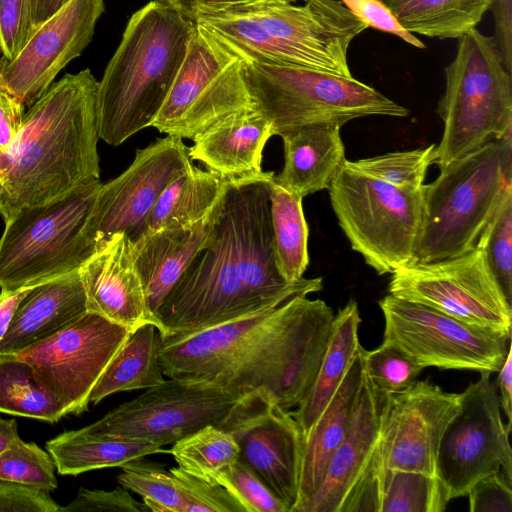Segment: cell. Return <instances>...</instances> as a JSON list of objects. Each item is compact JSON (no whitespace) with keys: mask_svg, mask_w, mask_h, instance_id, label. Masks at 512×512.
<instances>
[{"mask_svg":"<svg viewBox=\"0 0 512 512\" xmlns=\"http://www.w3.org/2000/svg\"><path fill=\"white\" fill-rule=\"evenodd\" d=\"M333 309L296 296L231 322L161 338L164 376L216 385L238 395L262 392L291 411L308 395L330 340Z\"/></svg>","mask_w":512,"mask_h":512,"instance_id":"cell-1","label":"cell"},{"mask_svg":"<svg viewBox=\"0 0 512 512\" xmlns=\"http://www.w3.org/2000/svg\"><path fill=\"white\" fill-rule=\"evenodd\" d=\"M98 81L66 74L25 112L0 150V216L42 205L99 182Z\"/></svg>","mask_w":512,"mask_h":512,"instance_id":"cell-2","label":"cell"},{"mask_svg":"<svg viewBox=\"0 0 512 512\" xmlns=\"http://www.w3.org/2000/svg\"><path fill=\"white\" fill-rule=\"evenodd\" d=\"M196 29L194 21L153 0L129 18L98 81L99 138L118 146L151 127Z\"/></svg>","mask_w":512,"mask_h":512,"instance_id":"cell-3","label":"cell"},{"mask_svg":"<svg viewBox=\"0 0 512 512\" xmlns=\"http://www.w3.org/2000/svg\"><path fill=\"white\" fill-rule=\"evenodd\" d=\"M507 183H512V130L451 162L422 186L412 263L451 259L474 249Z\"/></svg>","mask_w":512,"mask_h":512,"instance_id":"cell-4","label":"cell"},{"mask_svg":"<svg viewBox=\"0 0 512 512\" xmlns=\"http://www.w3.org/2000/svg\"><path fill=\"white\" fill-rule=\"evenodd\" d=\"M437 113L444 124L434 164L439 169L512 130V78L493 36L476 28L458 38L444 68Z\"/></svg>","mask_w":512,"mask_h":512,"instance_id":"cell-5","label":"cell"},{"mask_svg":"<svg viewBox=\"0 0 512 512\" xmlns=\"http://www.w3.org/2000/svg\"><path fill=\"white\" fill-rule=\"evenodd\" d=\"M250 97L272 133L309 125L343 126L368 116L405 117L409 110L353 78L298 66L243 62Z\"/></svg>","mask_w":512,"mask_h":512,"instance_id":"cell-6","label":"cell"},{"mask_svg":"<svg viewBox=\"0 0 512 512\" xmlns=\"http://www.w3.org/2000/svg\"><path fill=\"white\" fill-rule=\"evenodd\" d=\"M100 186L95 182L51 202L22 208L5 221L0 288L38 285L79 270L96 250L86 225Z\"/></svg>","mask_w":512,"mask_h":512,"instance_id":"cell-7","label":"cell"},{"mask_svg":"<svg viewBox=\"0 0 512 512\" xmlns=\"http://www.w3.org/2000/svg\"><path fill=\"white\" fill-rule=\"evenodd\" d=\"M328 191L351 248L378 275L392 274L412 263L422 216V188H395L346 159Z\"/></svg>","mask_w":512,"mask_h":512,"instance_id":"cell-8","label":"cell"},{"mask_svg":"<svg viewBox=\"0 0 512 512\" xmlns=\"http://www.w3.org/2000/svg\"><path fill=\"white\" fill-rule=\"evenodd\" d=\"M258 312L239 273L234 216L226 189L212 243L169 292L155 314L156 327L161 338L187 335Z\"/></svg>","mask_w":512,"mask_h":512,"instance_id":"cell-9","label":"cell"},{"mask_svg":"<svg viewBox=\"0 0 512 512\" xmlns=\"http://www.w3.org/2000/svg\"><path fill=\"white\" fill-rule=\"evenodd\" d=\"M378 305L384 316L383 341L423 369L498 372L511 349V337L468 324L429 306L388 294Z\"/></svg>","mask_w":512,"mask_h":512,"instance_id":"cell-10","label":"cell"},{"mask_svg":"<svg viewBox=\"0 0 512 512\" xmlns=\"http://www.w3.org/2000/svg\"><path fill=\"white\" fill-rule=\"evenodd\" d=\"M243 396L216 385L169 378L82 429L163 447L207 425L219 427Z\"/></svg>","mask_w":512,"mask_h":512,"instance_id":"cell-11","label":"cell"},{"mask_svg":"<svg viewBox=\"0 0 512 512\" xmlns=\"http://www.w3.org/2000/svg\"><path fill=\"white\" fill-rule=\"evenodd\" d=\"M251 104L254 103L245 82L243 61L196 26L151 127L192 140L221 117Z\"/></svg>","mask_w":512,"mask_h":512,"instance_id":"cell-12","label":"cell"},{"mask_svg":"<svg viewBox=\"0 0 512 512\" xmlns=\"http://www.w3.org/2000/svg\"><path fill=\"white\" fill-rule=\"evenodd\" d=\"M388 292L511 337L512 305L477 247L451 259L399 268L392 273Z\"/></svg>","mask_w":512,"mask_h":512,"instance_id":"cell-13","label":"cell"},{"mask_svg":"<svg viewBox=\"0 0 512 512\" xmlns=\"http://www.w3.org/2000/svg\"><path fill=\"white\" fill-rule=\"evenodd\" d=\"M490 374L482 372L480 379L460 393V410L445 428L438 447L437 475L450 500L465 496L480 478L500 470L512 483L510 433Z\"/></svg>","mask_w":512,"mask_h":512,"instance_id":"cell-14","label":"cell"},{"mask_svg":"<svg viewBox=\"0 0 512 512\" xmlns=\"http://www.w3.org/2000/svg\"><path fill=\"white\" fill-rule=\"evenodd\" d=\"M129 332L87 311L65 329L14 356L32 367L38 382L66 405L69 414L80 415L87 410L92 389Z\"/></svg>","mask_w":512,"mask_h":512,"instance_id":"cell-15","label":"cell"},{"mask_svg":"<svg viewBox=\"0 0 512 512\" xmlns=\"http://www.w3.org/2000/svg\"><path fill=\"white\" fill-rule=\"evenodd\" d=\"M191 164L188 147L176 136L138 148L129 167L98 190L86 225L96 248L117 233L138 238L161 192Z\"/></svg>","mask_w":512,"mask_h":512,"instance_id":"cell-16","label":"cell"},{"mask_svg":"<svg viewBox=\"0 0 512 512\" xmlns=\"http://www.w3.org/2000/svg\"><path fill=\"white\" fill-rule=\"evenodd\" d=\"M219 427L233 435L239 459L292 512L298 499L304 436L290 411L262 392H249Z\"/></svg>","mask_w":512,"mask_h":512,"instance_id":"cell-17","label":"cell"},{"mask_svg":"<svg viewBox=\"0 0 512 512\" xmlns=\"http://www.w3.org/2000/svg\"><path fill=\"white\" fill-rule=\"evenodd\" d=\"M273 176V172H265L258 178L228 181L227 186L234 216L239 273L259 312L323 288L322 277H303L288 282L277 269L268 188Z\"/></svg>","mask_w":512,"mask_h":512,"instance_id":"cell-18","label":"cell"},{"mask_svg":"<svg viewBox=\"0 0 512 512\" xmlns=\"http://www.w3.org/2000/svg\"><path fill=\"white\" fill-rule=\"evenodd\" d=\"M105 0H70L40 24L12 60L2 56V78L25 106L42 97L58 73L91 42Z\"/></svg>","mask_w":512,"mask_h":512,"instance_id":"cell-19","label":"cell"},{"mask_svg":"<svg viewBox=\"0 0 512 512\" xmlns=\"http://www.w3.org/2000/svg\"><path fill=\"white\" fill-rule=\"evenodd\" d=\"M461 394L416 381L388 396L379 449L385 470L437 475V452L445 428L459 412Z\"/></svg>","mask_w":512,"mask_h":512,"instance_id":"cell-20","label":"cell"},{"mask_svg":"<svg viewBox=\"0 0 512 512\" xmlns=\"http://www.w3.org/2000/svg\"><path fill=\"white\" fill-rule=\"evenodd\" d=\"M87 310L130 331L156 320L150 310L130 238L117 233L79 268Z\"/></svg>","mask_w":512,"mask_h":512,"instance_id":"cell-21","label":"cell"},{"mask_svg":"<svg viewBox=\"0 0 512 512\" xmlns=\"http://www.w3.org/2000/svg\"><path fill=\"white\" fill-rule=\"evenodd\" d=\"M387 400L388 395L372 384L364 370L347 432L330 459L320 488L302 512L339 511L379 442Z\"/></svg>","mask_w":512,"mask_h":512,"instance_id":"cell-22","label":"cell"},{"mask_svg":"<svg viewBox=\"0 0 512 512\" xmlns=\"http://www.w3.org/2000/svg\"><path fill=\"white\" fill-rule=\"evenodd\" d=\"M273 136L270 121L254 105L226 114L193 139L190 159L226 181L262 177L263 150Z\"/></svg>","mask_w":512,"mask_h":512,"instance_id":"cell-23","label":"cell"},{"mask_svg":"<svg viewBox=\"0 0 512 512\" xmlns=\"http://www.w3.org/2000/svg\"><path fill=\"white\" fill-rule=\"evenodd\" d=\"M225 192L212 210L195 225L144 231L131 241L135 263L154 317L183 273L199 253L212 243Z\"/></svg>","mask_w":512,"mask_h":512,"instance_id":"cell-24","label":"cell"},{"mask_svg":"<svg viewBox=\"0 0 512 512\" xmlns=\"http://www.w3.org/2000/svg\"><path fill=\"white\" fill-rule=\"evenodd\" d=\"M79 270L36 285L20 302L0 356H12L65 329L87 312Z\"/></svg>","mask_w":512,"mask_h":512,"instance_id":"cell-25","label":"cell"},{"mask_svg":"<svg viewBox=\"0 0 512 512\" xmlns=\"http://www.w3.org/2000/svg\"><path fill=\"white\" fill-rule=\"evenodd\" d=\"M363 349L359 345L341 384L304 438L298 499L292 512H302L318 491L347 432L364 377Z\"/></svg>","mask_w":512,"mask_h":512,"instance_id":"cell-26","label":"cell"},{"mask_svg":"<svg viewBox=\"0 0 512 512\" xmlns=\"http://www.w3.org/2000/svg\"><path fill=\"white\" fill-rule=\"evenodd\" d=\"M339 126H302L280 135L284 165L274 181L301 198L325 190L346 160Z\"/></svg>","mask_w":512,"mask_h":512,"instance_id":"cell-27","label":"cell"},{"mask_svg":"<svg viewBox=\"0 0 512 512\" xmlns=\"http://www.w3.org/2000/svg\"><path fill=\"white\" fill-rule=\"evenodd\" d=\"M358 304L350 300L334 316L333 328L313 385L303 402L291 410L304 438L341 384L360 342Z\"/></svg>","mask_w":512,"mask_h":512,"instance_id":"cell-28","label":"cell"},{"mask_svg":"<svg viewBox=\"0 0 512 512\" xmlns=\"http://www.w3.org/2000/svg\"><path fill=\"white\" fill-rule=\"evenodd\" d=\"M60 475H78L107 467H123L157 453H168L147 441L93 435L83 429L64 432L46 443Z\"/></svg>","mask_w":512,"mask_h":512,"instance_id":"cell-29","label":"cell"},{"mask_svg":"<svg viewBox=\"0 0 512 512\" xmlns=\"http://www.w3.org/2000/svg\"><path fill=\"white\" fill-rule=\"evenodd\" d=\"M161 335L152 323L129 332L91 391L89 402L124 391L147 389L165 378L159 358Z\"/></svg>","mask_w":512,"mask_h":512,"instance_id":"cell-30","label":"cell"},{"mask_svg":"<svg viewBox=\"0 0 512 512\" xmlns=\"http://www.w3.org/2000/svg\"><path fill=\"white\" fill-rule=\"evenodd\" d=\"M227 185L228 181L191 164L161 192L144 231L195 225L212 210Z\"/></svg>","mask_w":512,"mask_h":512,"instance_id":"cell-31","label":"cell"},{"mask_svg":"<svg viewBox=\"0 0 512 512\" xmlns=\"http://www.w3.org/2000/svg\"><path fill=\"white\" fill-rule=\"evenodd\" d=\"M410 33L458 39L482 20L493 0H381Z\"/></svg>","mask_w":512,"mask_h":512,"instance_id":"cell-32","label":"cell"},{"mask_svg":"<svg viewBox=\"0 0 512 512\" xmlns=\"http://www.w3.org/2000/svg\"><path fill=\"white\" fill-rule=\"evenodd\" d=\"M273 178L268 188L276 266L286 281L295 282L303 278L309 264V230L303 198L290 193Z\"/></svg>","mask_w":512,"mask_h":512,"instance_id":"cell-33","label":"cell"},{"mask_svg":"<svg viewBox=\"0 0 512 512\" xmlns=\"http://www.w3.org/2000/svg\"><path fill=\"white\" fill-rule=\"evenodd\" d=\"M0 412L50 423L69 414L38 382L32 367L14 355L0 356Z\"/></svg>","mask_w":512,"mask_h":512,"instance_id":"cell-34","label":"cell"},{"mask_svg":"<svg viewBox=\"0 0 512 512\" xmlns=\"http://www.w3.org/2000/svg\"><path fill=\"white\" fill-rule=\"evenodd\" d=\"M168 453L188 473L216 484L217 479L237 462L240 449L229 431L207 425L172 444Z\"/></svg>","mask_w":512,"mask_h":512,"instance_id":"cell-35","label":"cell"},{"mask_svg":"<svg viewBox=\"0 0 512 512\" xmlns=\"http://www.w3.org/2000/svg\"><path fill=\"white\" fill-rule=\"evenodd\" d=\"M450 499L438 476L386 470L380 512H442Z\"/></svg>","mask_w":512,"mask_h":512,"instance_id":"cell-36","label":"cell"},{"mask_svg":"<svg viewBox=\"0 0 512 512\" xmlns=\"http://www.w3.org/2000/svg\"><path fill=\"white\" fill-rule=\"evenodd\" d=\"M476 247L512 305V183H507L496 210L483 229Z\"/></svg>","mask_w":512,"mask_h":512,"instance_id":"cell-37","label":"cell"},{"mask_svg":"<svg viewBox=\"0 0 512 512\" xmlns=\"http://www.w3.org/2000/svg\"><path fill=\"white\" fill-rule=\"evenodd\" d=\"M436 145L389 152L378 156L351 161L361 172L395 188L407 191L420 190L427 170L434 164Z\"/></svg>","mask_w":512,"mask_h":512,"instance_id":"cell-38","label":"cell"},{"mask_svg":"<svg viewBox=\"0 0 512 512\" xmlns=\"http://www.w3.org/2000/svg\"><path fill=\"white\" fill-rule=\"evenodd\" d=\"M121 468L118 483L140 495L149 511L185 512L177 479L163 466L140 459Z\"/></svg>","mask_w":512,"mask_h":512,"instance_id":"cell-39","label":"cell"},{"mask_svg":"<svg viewBox=\"0 0 512 512\" xmlns=\"http://www.w3.org/2000/svg\"><path fill=\"white\" fill-rule=\"evenodd\" d=\"M0 481L53 491L57 488L54 461L35 443L19 438L0 454Z\"/></svg>","mask_w":512,"mask_h":512,"instance_id":"cell-40","label":"cell"},{"mask_svg":"<svg viewBox=\"0 0 512 512\" xmlns=\"http://www.w3.org/2000/svg\"><path fill=\"white\" fill-rule=\"evenodd\" d=\"M363 360L372 384L388 396L410 388L423 370L398 347L385 341L376 349H363Z\"/></svg>","mask_w":512,"mask_h":512,"instance_id":"cell-41","label":"cell"},{"mask_svg":"<svg viewBox=\"0 0 512 512\" xmlns=\"http://www.w3.org/2000/svg\"><path fill=\"white\" fill-rule=\"evenodd\" d=\"M241 505L244 512H287L281 500L240 459L216 481Z\"/></svg>","mask_w":512,"mask_h":512,"instance_id":"cell-42","label":"cell"},{"mask_svg":"<svg viewBox=\"0 0 512 512\" xmlns=\"http://www.w3.org/2000/svg\"><path fill=\"white\" fill-rule=\"evenodd\" d=\"M169 471L180 486L185 512H244L222 486L200 479L179 466Z\"/></svg>","mask_w":512,"mask_h":512,"instance_id":"cell-43","label":"cell"},{"mask_svg":"<svg viewBox=\"0 0 512 512\" xmlns=\"http://www.w3.org/2000/svg\"><path fill=\"white\" fill-rule=\"evenodd\" d=\"M35 0H0V53L14 59L34 31Z\"/></svg>","mask_w":512,"mask_h":512,"instance_id":"cell-44","label":"cell"},{"mask_svg":"<svg viewBox=\"0 0 512 512\" xmlns=\"http://www.w3.org/2000/svg\"><path fill=\"white\" fill-rule=\"evenodd\" d=\"M385 471L378 442L338 512H380Z\"/></svg>","mask_w":512,"mask_h":512,"instance_id":"cell-45","label":"cell"},{"mask_svg":"<svg viewBox=\"0 0 512 512\" xmlns=\"http://www.w3.org/2000/svg\"><path fill=\"white\" fill-rule=\"evenodd\" d=\"M145 503L137 501L129 490L120 487L112 491L81 488L61 512H148Z\"/></svg>","mask_w":512,"mask_h":512,"instance_id":"cell-46","label":"cell"},{"mask_svg":"<svg viewBox=\"0 0 512 512\" xmlns=\"http://www.w3.org/2000/svg\"><path fill=\"white\" fill-rule=\"evenodd\" d=\"M511 486L501 470L480 478L466 494L470 512H512Z\"/></svg>","mask_w":512,"mask_h":512,"instance_id":"cell-47","label":"cell"},{"mask_svg":"<svg viewBox=\"0 0 512 512\" xmlns=\"http://www.w3.org/2000/svg\"><path fill=\"white\" fill-rule=\"evenodd\" d=\"M367 27L393 34L406 43L424 49L425 44L406 31L381 0H340Z\"/></svg>","mask_w":512,"mask_h":512,"instance_id":"cell-48","label":"cell"},{"mask_svg":"<svg viewBox=\"0 0 512 512\" xmlns=\"http://www.w3.org/2000/svg\"><path fill=\"white\" fill-rule=\"evenodd\" d=\"M0 512H61L49 492L0 481Z\"/></svg>","mask_w":512,"mask_h":512,"instance_id":"cell-49","label":"cell"},{"mask_svg":"<svg viewBox=\"0 0 512 512\" xmlns=\"http://www.w3.org/2000/svg\"><path fill=\"white\" fill-rule=\"evenodd\" d=\"M2 55L0 53V150H2L22 125L25 106L12 94L2 78Z\"/></svg>","mask_w":512,"mask_h":512,"instance_id":"cell-50","label":"cell"},{"mask_svg":"<svg viewBox=\"0 0 512 512\" xmlns=\"http://www.w3.org/2000/svg\"><path fill=\"white\" fill-rule=\"evenodd\" d=\"M494 39L503 62L512 71V0H493Z\"/></svg>","mask_w":512,"mask_h":512,"instance_id":"cell-51","label":"cell"},{"mask_svg":"<svg viewBox=\"0 0 512 512\" xmlns=\"http://www.w3.org/2000/svg\"><path fill=\"white\" fill-rule=\"evenodd\" d=\"M35 286H26L15 290L0 288V341L6 334L20 302Z\"/></svg>","mask_w":512,"mask_h":512,"instance_id":"cell-52","label":"cell"},{"mask_svg":"<svg viewBox=\"0 0 512 512\" xmlns=\"http://www.w3.org/2000/svg\"><path fill=\"white\" fill-rule=\"evenodd\" d=\"M509 350L505 362L501 369L498 371L497 388L500 392L499 401L500 407L507 417L508 423L506 428L508 432L512 429V353Z\"/></svg>","mask_w":512,"mask_h":512,"instance_id":"cell-53","label":"cell"},{"mask_svg":"<svg viewBox=\"0 0 512 512\" xmlns=\"http://www.w3.org/2000/svg\"><path fill=\"white\" fill-rule=\"evenodd\" d=\"M297 0H197L196 15L227 12L263 3H295Z\"/></svg>","mask_w":512,"mask_h":512,"instance_id":"cell-54","label":"cell"},{"mask_svg":"<svg viewBox=\"0 0 512 512\" xmlns=\"http://www.w3.org/2000/svg\"><path fill=\"white\" fill-rule=\"evenodd\" d=\"M70 0H35L34 22L36 28L55 14Z\"/></svg>","mask_w":512,"mask_h":512,"instance_id":"cell-55","label":"cell"},{"mask_svg":"<svg viewBox=\"0 0 512 512\" xmlns=\"http://www.w3.org/2000/svg\"><path fill=\"white\" fill-rule=\"evenodd\" d=\"M19 438L16 420L0 418V454Z\"/></svg>","mask_w":512,"mask_h":512,"instance_id":"cell-56","label":"cell"},{"mask_svg":"<svg viewBox=\"0 0 512 512\" xmlns=\"http://www.w3.org/2000/svg\"><path fill=\"white\" fill-rule=\"evenodd\" d=\"M160 2L177 10L186 18L194 21L196 17L197 0H159Z\"/></svg>","mask_w":512,"mask_h":512,"instance_id":"cell-57","label":"cell"}]
</instances>
